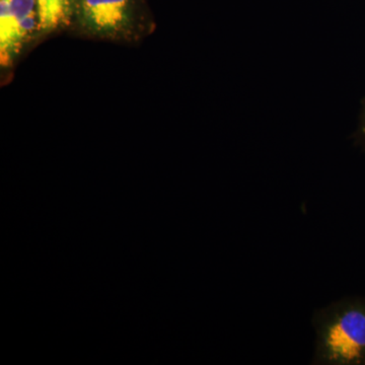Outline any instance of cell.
<instances>
[{"instance_id": "cell-1", "label": "cell", "mask_w": 365, "mask_h": 365, "mask_svg": "<svg viewBox=\"0 0 365 365\" xmlns=\"http://www.w3.org/2000/svg\"><path fill=\"white\" fill-rule=\"evenodd\" d=\"M313 364L365 365V297H351L314 312Z\"/></svg>"}, {"instance_id": "cell-2", "label": "cell", "mask_w": 365, "mask_h": 365, "mask_svg": "<svg viewBox=\"0 0 365 365\" xmlns=\"http://www.w3.org/2000/svg\"><path fill=\"white\" fill-rule=\"evenodd\" d=\"M138 0H76L74 23L86 37L134 42L150 26Z\"/></svg>"}, {"instance_id": "cell-3", "label": "cell", "mask_w": 365, "mask_h": 365, "mask_svg": "<svg viewBox=\"0 0 365 365\" xmlns=\"http://www.w3.org/2000/svg\"><path fill=\"white\" fill-rule=\"evenodd\" d=\"M36 35H39L36 0H0L2 66L11 63Z\"/></svg>"}, {"instance_id": "cell-4", "label": "cell", "mask_w": 365, "mask_h": 365, "mask_svg": "<svg viewBox=\"0 0 365 365\" xmlns=\"http://www.w3.org/2000/svg\"><path fill=\"white\" fill-rule=\"evenodd\" d=\"M39 35L71 26L74 23L76 0H36Z\"/></svg>"}, {"instance_id": "cell-5", "label": "cell", "mask_w": 365, "mask_h": 365, "mask_svg": "<svg viewBox=\"0 0 365 365\" xmlns=\"http://www.w3.org/2000/svg\"><path fill=\"white\" fill-rule=\"evenodd\" d=\"M355 140H356L359 145L365 148V101L361 115H360L359 129H357L356 133H355Z\"/></svg>"}]
</instances>
